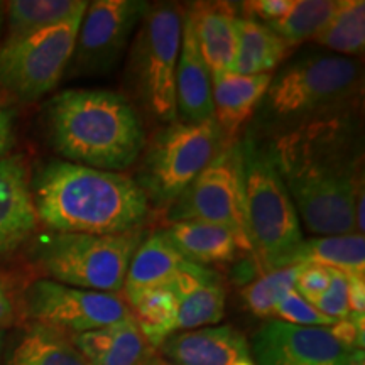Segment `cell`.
Here are the masks:
<instances>
[{
	"label": "cell",
	"instance_id": "1",
	"mask_svg": "<svg viewBox=\"0 0 365 365\" xmlns=\"http://www.w3.org/2000/svg\"><path fill=\"white\" fill-rule=\"evenodd\" d=\"M269 149L301 225L322 237L359 234V129L346 108L284 130Z\"/></svg>",
	"mask_w": 365,
	"mask_h": 365
},
{
	"label": "cell",
	"instance_id": "2",
	"mask_svg": "<svg viewBox=\"0 0 365 365\" xmlns=\"http://www.w3.org/2000/svg\"><path fill=\"white\" fill-rule=\"evenodd\" d=\"M31 190L38 220L51 232L129 234L149 215L148 195L122 173L51 161L36 173Z\"/></svg>",
	"mask_w": 365,
	"mask_h": 365
},
{
	"label": "cell",
	"instance_id": "3",
	"mask_svg": "<svg viewBox=\"0 0 365 365\" xmlns=\"http://www.w3.org/2000/svg\"><path fill=\"white\" fill-rule=\"evenodd\" d=\"M49 143L68 163L120 173L148 145L144 122L124 95L110 90H65L46 103Z\"/></svg>",
	"mask_w": 365,
	"mask_h": 365
},
{
	"label": "cell",
	"instance_id": "4",
	"mask_svg": "<svg viewBox=\"0 0 365 365\" xmlns=\"http://www.w3.org/2000/svg\"><path fill=\"white\" fill-rule=\"evenodd\" d=\"M362 86L357 58L328 51H309L293 59L272 76L259 105L264 124L293 129L318 117L346 108Z\"/></svg>",
	"mask_w": 365,
	"mask_h": 365
},
{
	"label": "cell",
	"instance_id": "5",
	"mask_svg": "<svg viewBox=\"0 0 365 365\" xmlns=\"http://www.w3.org/2000/svg\"><path fill=\"white\" fill-rule=\"evenodd\" d=\"M244 200L252 254L264 272L284 266L303 242V227L284 181L274 164L269 143L247 129L240 139Z\"/></svg>",
	"mask_w": 365,
	"mask_h": 365
},
{
	"label": "cell",
	"instance_id": "6",
	"mask_svg": "<svg viewBox=\"0 0 365 365\" xmlns=\"http://www.w3.org/2000/svg\"><path fill=\"white\" fill-rule=\"evenodd\" d=\"M144 235L143 230L120 235L48 232L36 240L33 259L48 279L78 289L118 294Z\"/></svg>",
	"mask_w": 365,
	"mask_h": 365
},
{
	"label": "cell",
	"instance_id": "7",
	"mask_svg": "<svg viewBox=\"0 0 365 365\" xmlns=\"http://www.w3.org/2000/svg\"><path fill=\"white\" fill-rule=\"evenodd\" d=\"M185 12L176 4H149L132 43L129 78L144 108L163 124L178 120L176 68Z\"/></svg>",
	"mask_w": 365,
	"mask_h": 365
},
{
	"label": "cell",
	"instance_id": "8",
	"mask_svg": "<svg viewBox=\"0 0 365 365\" xmlns=\"http://www.w3.org/2000/svg\"><path fill=\"white\" fill-rule=\"evenodd\" d=\"M222 145L215 118L202 124L173 122L150 139L135 181L149 202L171 207L212 163Z\"/></svg>",
	"mask_w": 365,
	"mask_h": 365
},
{
	"label": "cell",
	"instance_id": "9",
	"mask_svg": "<svg viewBox=\"0 0 365 365\" xmlns=\"http://www.w3.org/2000/svg\"><path fill=\"white\" fill-rule=\"evenodd\" d=\"M168 223L210 222L228 228L240 252L252 254L244 200L240 139L223 144L200 176L182 191L166 213Z\"/></svg>",
	"mask_w": 365,
	"mask_h": 365
},
{
	"label": "cell",
	"instance_id": "10",
	"mask_svg": "<svg viewBox=\"0 0 365 365\" xmlns=\"http://www.w3.org/2000/svg\"><path fill=\"white\" fill-rule=\"evenodd\" d=\"M70 21L0 46V93L22 103L43 98L63 78L83 19Z\"/></svg>",
	"mask_w": 365,
	"mask_h": 365
},
{
	"label": "cell",
	"instance_id": "11",
	"mask_svg": "<svg viewBox=\"0 0 365 365\" xmlns=\"http://www.w3.org/2000/svg\"><path fill=\"white\" fill-rule=\"evenodd\" d=\"M22 307L33 323L51 327L70 336L132 317L129 304L120 294L78 289L48 277L26 287Z\"/></svg>",
	"mask_w": 365,
	"mask_h": 365
},
{
	"label": "cell",
	"instance_id": "12",
	"mask_svg": "<svg viewBox=\"0 0 365 365\" xmlns=\"http://www.w3.org/2000/svg\"><path fill=\"white\" fill-rule=\"evenodd\" d=\"M149 2L95 0L81 19L68 73L71 76L105 75L129 48Z\"/></svg>",
	"mask_w": 365,
	"mask_h": 365
},
{
	"label": "cell",
	"instance_id": "13",
	"mask_svg": "<svg viewBox=\"0 0 365 365\" xmlns=\"http://www.w3.org/2000/svg\"><path fill=\"white\" fill-rule=\"evenodd\" d=\"M250 355L255 365H364V350L340 344L330 328L264 323L254 335Z\"/></svg>",
	"mask_w": 365,
	"mask_h": 365
},
{
	"label": "cell",
	"instance_id": "14",
	"mask_svg": "<svg viewBox=\"0 0 365 365\" xmlns=\"http://www.w3.org/2000/svg\"><path fill=\"white\" fill-rule=\"evenodd\" d=\"M159 349L171 365H255L247 339L230 325L173 333Z\"/></svg>",
	"mask_w": 365,
	"mask_h": 365
},
{
	"label": "cell",
	"instance_id": "15",
	"mask_svg": "<svg viewBox=\"0 0 365 365\" xmlns=\"http://www.w3.org/2000/svg\"><path fill=\"white\" fill-rule=\"evenodd\" d=\"M38 223L24 159L0 158V255L11 254L26 244Z\"/></svg>",
	"mask_w": 365,
	"mask_h": 365
},
{
	"label": "cell",
	"instance_id": "16",
	"mask_svg": "<svg viewBox=\"0 0 365 365\" xmlns=\"http://www.w3.org/2000/svg\"><path fill=\"white\" fill-rule=\"evenodd\" d=\"M170 284L176 294L175 333L213 327L225 314V287L212 269L186 261Z\"/></svg>",
	"mask_w": 365,
	"mask_h": 365
},
{
	"label": "cell",
	"instance_id": "17",
	"mask_svg": "<svg viewBox=\"0 0 365 365\" xmlns=\"http://www.w3.org/2000/svg\"><path fill=\"white\" fill-rule=\"evenodd\" d=\"M178 120L202 124L213 118V78L196 43L195 26L188 11L182 24L181 51L176 68Z\"/></svg>",
	"mask_w": 365,
	"mask_h": 365
},
{
	"label": "cell",
	"instance_id": "18",
	"mask_svg": "<svg viewBox=\"0 0 365 365\" xmlns=\"http://www.w3.org/2000/svg\"><path fill=\"white\" fill-rule=\"evenodd\" d=\"M274 73L244 76L235 73L213 78V118L220 130L223 144L239 139L242 127L254 115L271 85Z\"/></svg>",
	"mask_w": 365,
	"mask_h": 365
},
{
	"label": "cell",
	"instance_id": "19",
	"mask_svg": "<svg viewBox=\"0 0 365 365\" xmlns=\"http://www.w3.org/2000/svg\"><path fill=\"white\" fill-rule=\"evenodd\" d=\"M200 53L212 76L232 73L237 49V4L198 2L188 9Z\"/></svg>",
	"mask_w": 365,
	"mask_h": 365
},
{
	"label": "cell",
	"instance_id": "20",
	"mask_svg": "<svg viewBox=\"0 0 365 365\" xmlns=\"http://www.w3.org/2000/svg\"><path fill=\"white\" fill-rule=\"evenodd\" d=\"M90 365H140L154 354L134 317L71 336Z\"/></svg>",
	"mask_w": 365,
	"mask_h": 365
},
{
	"label": "cell",
	"instance_id": "21",
	"mask_svg": "<svg viewBox=\"0 0 365 365\" xmlns=\"http://www.w3.org/2000/svg\"><path fill=\"white\" fill-rule=\"evenodd\" d=\"M161 234L182 259L202 267L232 262L240 252L234 234L217 223L176 222L170 223Z\"/></svg>",
	"mask_w": 365,
	"mask_h": 365
},
{
	"label": "cell",
	"instance_id": "22",
	"mask_svg": "<svg viewBox=\"0 0 365 365\" xmlns=\"http://www.w3.org/2000/svg\"><path fill=\"white\" fill-rule=\"evenodd\" d=\"M185 262L186 259H182L170 242L164 239L161 230L145 234L130 259L122 289L125 293V299L153 287L170 284Z\"/></svg>",
	"mask_w": 365,
	"mask_h": 365
},
{
	"label": "cell",
	"instance_id": "23",
	"mask_svg": "<svg viewBox=\"0 0 365 365\" xmlns=\"http://www.w3.org/2000/svg\"><path fill=\"white\" fill-rule=\"evenodd\" d=\"M289 46L266 24L247 16L237 19V49L232 73L244 76L274 73L284 61Z\"/></svg>",
	"mask_w": 365,
	"mask_h": 365
},
{
	"label": "cell",
	"instance_id": "24",
	"mask_svg": "<svg viewBox=\"0 0 365 365\" xmlns=\"http://www.w3.org/2000/svg\"><path fill=\"white\" fill-rule=\"evenodd\" d=\"M289 266H323L350 276H364L365 239L362 234H349L303 240L282 267Z\"/></svg>",
	"mask_w": 365,
	"mask_h": 365
},
{
	"label": "cell",
	"instance_id": "25",
	"mask_svg": "<svg viewBox=\"0 0 365 365\" xmlns=\"http://www.w3.org/2000/svg\"><path fill=\"white\" fill-rule=\"evenodd\" d=\"M6 365H90L71 336L51 327L31 323L14 345Z\"/></svg>",
	"mask_w": 365,
	"mask_h": 365
},
{
	"label": "cell",
	"instance_id": "26",
	"mask_svg": "<svg viewBox=\"0 0 365 365\" xmlns=\"http://www.w3.org/2000/svg\"><path fill=\"white\" fill-rule=\"evenodd\" d=\"M86 0H12L6 2L7 34L4 43L27 38L85 12Z\"/></svg>",
	"mask_w": 365,
	"mask_h": 365
},
{
	"label": "cell",
	"instance_id": "27",
	"mask_svg": "<svg viewBox=\"0 0 365 365\" xmlns=\"http://www.w3.org/2000/svg\"><path fill=\"white\" fill-rule=\"evenodd\" d=\"M313 43L340 56L357 58L362 54L365 46L364 0H339V7L330 22Z\"/></svg>",
	"mask_w": 365,
	"mask_h": 365
},
{
	"label": "cell",
	"instance_id": "28",
	"mask_svg": "<svg viewBox=\"0 0 365 365\" xmlns=\"http://www.w3.org/2000/svg\"><path fill=\"white\" fill-rule=\"evenodd\" d=\"M336 7L339 0H293L286 16L267 27L293 48L317 38L330 22Z\"/></svg>",
	"mask_w": 365,
	"mask_h": 365
},
{
	"label": "cell",
	"instance_id": "29",
	"mask_svg": "<svg viewBox=\"0 0 365 365\" xmlns=\"http://www.w3.org/2000/svg\"><path fill=\"white\" fill-rule=\"evenodd\" d=\"M301 267L303 266H289L264 272L259 279L250 282L242 293L250 312L261 318H272L277 303L294 289Z\"/></svg>",
	"mask_w": 365,
	"mask_h": 365
},
{
	"label": "cell",
	"instance_id": "30",
	"mask_svg": "<svg viewBox=\"0 0 365 365\" xmlns=\"http://www.w3.org/2000/svg\"><path fill=\"white\" fill-rule=\"evenodd\" d=\"M272 317H276L277 322L291 323V325L298 327L330 328L333 323H335V319L319 313L317 308L312 307V304H309L296 289H291L289 293L277 303Z\"/></svg>",
	"mask_w": 365,
	"mask_h": 365
},
{
	"label": "cell",
	"instance_id": "31",
	"mask_svg": "<svg viewBox=\"0 0 365 365\" xmlns=\"http://www.w3.org/2000/svg\"><path fill=\"white\" fill-rule=\"evenodd\" d=\"M330 272V282L328 287L317 298L309 299L308 303L318 309L319 313L327 314L335 322L350 317L349 308V281H346L345 272L339 269L328 267Z\"/></svg>",
	"mask_w": 365,
	"mask_h": 365
},
{
	"label": "cell",
	"instance_id": "32",
	"mask_svg": "<svg viewBox=\"0 0 365 365\" xmlns=\"http://www.w3.org/2000/svg\"><path fill=\"white\" fill-rule=\"evenodd\" d=\"M291 2L293 0H250V2L239 4V9L244 12V16L271 26L286 16Z\"/></svg>",
	"mask_w": 365,
	"mask_h": 365
},
{
	"label": "cell",
	"instance_id": "33",
	"mask_svg": "<svg viewBox=\"0 0 365 365\" xmlns=\"http://www.w3.org/2000/svg\"><path fill=\"white\" fill-rule=\"evenodd\" d=\"M330 282V272L328 267L323 266H303L296 279L294 289L303 296L304 299L309 301L317 298L328 287Z\"/></svg>",
	"mask_w": 365,
	"mask_h": 365
},
{
	"label": "cell",
	"instance_id": "34",
	"mask_svg": "<svg viewBox=\"0 0 365 365\" xmlns=\"http://www.w3.org/2000/svg\"><path fill=\"white\" fill-rule=\"evenodd\" d=\"M14 317H16V296L11 282L0 274V328L11 325Z\"/></svg>",
	"mask_w": 365,
	"mask_h": 365
},
{
	"label": "cell",
	"instance_id": "35",
	"mask_svg": "<svg viewBox=\"0 0 365 365\" xmlns=\"http://www.w3.org/2000/svg\"><path fill=\"white\" fill-rule=\"evenodd\" d=\"M349 281V308L352 314H364L365 312V277L345 274Z\"/></svg>",
	"mask_w": 365,
	"mask_h": 365
},
{
	"label": "cell",
	"instance_id": "36",
	"mask_svg": "<svg viewBox=\"0 0 365 365\" xmlns=\"http://www.w3.org/2000/svg\"><path fill=\"white\" fill-rule=\"evenodd\" d=\"M14 145V120L12 113L4 103H0V158H6Z\"/></svg>",
	"mask_w": 365,
	"mask_h": 365
},
{
	"label": "cell",
	"instance_id": "37",
	"mask_svg": "<svg viewBox=\"0 0 365 365\" xmlns=\"http://www.w3.org/2000/svg\"><path fill=\"white\" fill-rule=\"evenodd\" d=\"M140 365H171V364L168 362L166 359H163V357H159V355L153 354V355H150V357L145 359Z\"/></svg>",
	"mask_w": 365,
	"mask_h": 365
},
{
	"label": "cell",
	"instance_id": "38",
	"mask_svg": "<svg viewBox=\"0 0 365 365\" xmlns=\"http://www.w3.org/2000/svg\"><path fill=\"white\" fill-rule=\"evenodd\" d=\"M4 24H6V2H0V38H2Z\"/></svg>",
	"mask_w": 365,
	"mask_h": 365
},
{
	"label": "cell",
	"instance_id": "39",
	"mask_svg": "<svg viewBox=\"0 0 365 365\" xmlns=\"http://www.w3.org/2000/svg\"><path fill=\"white\" fill-rule=\"evenodd\" d=\"M4 341H6V330H4V328H0V365H2V362H4V359H2Z\"/></svg>",
	"mask_w": 365,
	"mask_h": 365
}]
</instances>
